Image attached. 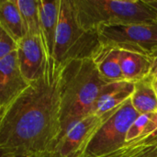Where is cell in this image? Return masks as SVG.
<instances>
[{
	"label": "cell",
	"instance_id": "6da1fadb",
	"mask_svg": "<svg viewBox=\"0 0 157 157\" xmlns=\"http://www.w3.org/2000/svg\"><path fill=\"white\" fill-rule=\"evenodd\" d=\"M62 71L49 57L42 76L0 114L1 155H52L62 132Z\"/></svg>",
	"mask_w": 157,
	"mask_h": 157
},
{
	"label": "cell",
	"instance_id": "7a4b0ae2",
	"mask_svg": "<svg viewBox=\"0 0 157 157\" xmlns=\"http://www.w3.org/2000/svg\"><path fill=\"white\" fill-rule=\"evenodd\" d=\"M109 84L92 58L73 60L63 65L60 140L74 125L94 114L96 104Z\"/></svg>",
	"mask_w": 157,
	"mask_h": 157
},
{
	"label": "cell",
	"instance_id": "3957f363",
	"mask_svg": "<svg viewBox=\"0 0 157 157\" xmlns=\"http://www.w3.org/2000/svg\"><path fill=\"white\" fill-rule=\"evenodd\" d=\"M79 25L98 32L102 26L157 21V14L145 0H74Z\"/></svg>",
	"mask_w": 157,
	"mask_h": 157
},
{
	"label": "cell",
	"instance_id": "277c9868",
	"mask_svg": "<svg viewBox=\"0 0 157 157\" xmlns=\"http://www.w3.org/2000/svg\"><path fill=\"white\" fill-rule=\"evenodd\" d=\"M98 32L86 31L78 23L74 0H61L53 58L62 65L92 58L100 49Z\"/></svg>",
	"mask_w": 157,
	"mask_h": 157
},
{
	"label": "cell",
	"instance_id": "5b68a950",
	"mask_svg": "<svg viewBox=\"0 0 157 157\" xmlns=\"http://www.w3.org/2000/svg\"><path fill=\"white\" fill-rule=\"evenodd\" d=\"M98 35L101 45L141 53L153 59L157 55V21L102 26L98 29Z\"/></svg>",
	"mask_w": 157,
	"mask_h": 157
},
{
	"label": "cell",
	"instance_id": "8992f818",
	"mask_svg": "<svg viewBox=\"0 0 157 157\" xmlns=\"http://www.w3.org/2000/svg\"><path fill=\"white\" fill-rule=\"evenodd\" d=\"M140 114L127 99L108 118L90 141L82 157H97L125 146L129 129Z\"/></svg>",
	"mask_w": 157,
	"mask_h": 157
},
{
	"label": "cell",
	"instance_id": "52a82bcc",
	"mask_svg": "<svg viewBox=\"0 0 157 157\" xmlns=\"http://www.w3.org/2000/svg\"><path fill=\"white\" fill-rule=\"evenodd\" d=\"M115 109L103 115L91 114L77 122L58 142L50 157H82L92 138Z\"/></svg>",
	"mask_w": 157,
	"mask_h": 157
},
{
	"label": "cell",
	"instance_id": "ba28073f",
	"mask_svg": "<svg viewBox=\"0 0 157 157\" xmlns=\"http://www.w3.org/2000/svg\"><path fill=\"white\" fill-rule=\"evenodd\" d=\"M29 86L20 71L17 52L0 59V114Z\"/></svg>",
	"mask_w": 157,
	"mask_h": 157
},
{
	"label": "cell",
	"instance_id": "9c48e42d",
	"mask_svg": "<svg viewBox=\"0 0 157 157\" xmlns=\"http://www.w3.org/2000/svg\"><path fill=\"white\" fill-rule=\"evenodd\" d=\"M17 53L20 71L29 83L42 76L49 58L42 37L27 35L18 42Z\"/></svg>",
	"mask_w": 157,
	"mask_h": 157
},
{
	"label": "cell",
	"instance_id": "30bf717a",
	"mask_svg": "<svg viewBox=\"0 0 157 157\" xmlns=\"http://www.w3.org/2000/svg\"><path fill=\"white\" fill-rule=\"evenodd\" d=\"M39 6L41 37L48 57H53L61 9V0H39Z\"/></svg>",
	"mask_w": 157,
	"mask_h": 157
},
{
	"label": "cell",
	"instance_id": "8fae6325",
	"mask_svg": "<svg viewBox=\"0 0 157 157\" xmlns=\"http://www.w3.org/2000/svg\"><path fill=\"white\" fill-rule=\"evenodd\" d=\"M133 91L134 83L128 81L109 83L100 95L94 114L103 115L119 108L132 96Z\"/></svg>",
	"mask_w": 157,
	"mask_h": 157
},
{
	"label": "cell",
	"instance_id": "7c38bea8",
	"mask_svg": "<svg viewBox=\"0 0 157 157\" xmlns=\"http://www.w3.org/2000/svg\"><path fill=\"white\" fill-rule=\"evenodd\" d=\"M121 50L101 45L100 49L92 57L99 74L109 83L125 81L120 63Z\"/></svg>",
	"mask_w": 157,
	"mask_h": 157
},
{
	"label": "cell",
	"instance_id": "4fadbf2b",
	"mask_svg": "<svg viewBox=\"0 0 157 157\" xmlns=\"http://www.w3.org/2000/svg\"><path fill=\"white\" fill-rule=\"evenodd\" d=\"M120 63L125 81L135 83L150 75L153 58L137 52L121 51Z\"/></svg>",
	"mask_w": 157,
	"mask_h": 157
},
{
	"label": "cell",
	"instance_id": "5bb4252c",
	"mask_svg": "<svg viewBox=\"0 0 157 157\" xmlns=\"http://www.w3.org/2000/svg\"><path fill=\"white\" fill-rule=\"evenodd\" d=\"M0 28L8 32L17 42L27 36L17 0H2L0 2Z\"/></svg>",
	"mask_w": 157,
	"mask_h": 157
},
{
	"label": "cell",
	"instance_id": "9a60e30c",
	"mask_svg": "<svg viewBox=\"0 0 157 157\" xmlns=\"http://www.w3.org/2000/svg\"><path fill=\"white\" fill-rule=\"evenodd\" d=\"M135 110L140 114L157 113V93L151 75L134 83V91L131 97Z\"/></svg>",
	"mask_w": 157,
	"mask_h": 157
},
{
	"label": "cell",
	"instance_id": "2e32d148",
	"mask_svg": "<svg viewBox=\"0 0 157 157\" xmlns=\"http://www.w3.org/2000/svg\"><path fill=\"white\" fill-rule=\"evenodd\" d=\"M97 157H157V137L136 139L117 151Z\"/></svg>",
	"mask_w": 157,
	"mask_h": 157
},
{
	"label": "cell",
	"instance_id": "e0dca14e",
	"mask_svg": "<svg viewBox=\"0 0 157 157\" xmlns=\"http://www.w3.org/2000/svg\"><path fill=\"white\" fill-rule=\"evenodd\" d=\"M27 35L41 37L39 0H17Z\"/></svg>",
	"mask_w": 157,
	"mask_h": 157
},
{
	"label": "cell",
	"instance_id": "ac0fdd59",
	"mask_svg": "<svg viewBox=\"0 0 157 157\" xmlns=\"http://www.w3.org/2000/svg\"><path fill=\"white\" fill-rule=\"evenodd\" d=\"M155 116V113H148V114H142L139 115L138 118L134 121L126 136V143L131 144L136 139L141 138L146 128L152 122Z\"/></svg>",
	"mask_w": 157,
	"mask_h": 157
},
{
	"label": "cell",
	"instance_id": "d6986e66",
	"mask_svg": "<svg viewBox=\"0 0 157 157\" xmlns=\"http://www.w3.org/2000/svg\"><path fill=\"white\" fill-rule=\"evenodd\" d=\"M18 42L4 29L0 28V59L17 52Z\"/></svg>",
	"mask_w": 157,
	"mask_h": 157
},
{
	"label": "cell",
	"instance_id": "ffe728a7",
	"mask_svg": "<svg viewBox=\"0 0 157 157\" xmlns=\"http://www.w3.org/2000/svg\"><path fill=\"white\" fill-rule=\"evenodd\" d=\"M150 75L154 79H157V55L153 59V66H152Z\"/></svg>",
	"mask_w": 157,
	"mask_h": 157
},
{
	"label": "cell",
	"instance_id": "44dd1931",
	"mask_svg": "<svg viewBox=\"0 0 157 157\" xmlns=\"http://www.w3.org/2000/svg\"><path fill=\"white\" fill-rule=\"evenodd\" d=\"M145 1L157 14V0H145Z\"/></svg>",
	"mask_w": 157,
	"mask_h": 157
},
{
	"label": "cell",
	"instance_id": "7402d4cb",
	"mask_svg": "<svg viewBox=\"0 0 157 157\" xmlns=\"http://www.w3.org/2000/svg\"><path fill=\"white\" fill-rule=\"evenodd\" d=\"M1 157H27V156H21V155H1Z\"/></svg>",
	"mask_w": 157,
	"mask_h": 157
},
{
	"label": "cell",
	"instance_id": "603a6c76",
	"mask_svg": "<svg viewBox=\"0 0 157 157\" xmlns=\"http://www.w3.org/2000/svg\"><path fill=\"white\" fill-rule=\"evenodd\" d=\"M154 86H155V91L157 93V79H154Z\"/></svg>",
	"mask_w": 157,
	"mask_h": 157
}]
</instances>
